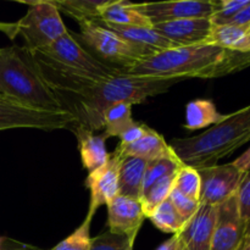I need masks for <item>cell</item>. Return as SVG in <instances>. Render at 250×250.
<instances>
[{"label": "cell", "mask_w": 250, "mask_h": 250, "mask_svg": "<svg viewBox=\"0 0 250 250\" xmlns=\"http://www.w3.org/2000/svg\"><path fill=\"white\" fill-rule=\"evenodd\" d=\"M1 250H7V249H1ZM37 250H38V249H37Z\"/></svg>", "instance_id": "ab89813d"}, {"label": "cell", "mask_w": 250, "mask_h": 250, "mask_svg": "<svg viewBox=\"0 0 250 250\" xmlns=\"http://www.w3.org/2000/svg\"><path fill=\"white\" fill-rule=\"evenodd\" d=\"M90 222L92 220L87 219L77 229L72 232L67 238L61 241L50 250H89L90 248Z\"/></svg>", "instance_id": "83f0119b"}, {"label": "cell", "mask_w": 250, "mask_h": 250, "mask_svg": "<svg viewBox=\"0 0 250 250\" xmlns=\"http://www.w3.org/2000/svg\"><path fill=\"white\" fill-rule=\"evenodd\" d=\"M227 24H236V26L250 28V1L249 4L247 5L246 7H243V9L229 21V23Z\"/></svg>", "instance_id": "836d02e7"}, {"label": "cell", "mask_w": 250, "mask_h": 250, "mask_svg": "<svg viewBox=\"0 0 250 250\" xmlns=\"http://www.w3.org/2000/svg\"><path fill=\"white\" fill-rule=\"evenodd\" d=\"M198 172L200 176V204L215 208L236 194L246 176L232 163L200 168Z\"/></svg>", "instance_id": "9c48e42d"}, {"label": "cell", "mask_w": 250, "mask_h": 250, "mask_svg": "<svg viewBox=\"0 0 250 250\" xmlns=\"http://www.w3.org/2000/svg\"><path fill=\"white\" fill-rule=\"evenodd\" d=\"M173 188L186 197L199 202L200 200V176L197 168L183 164L178 168L175 177ZM200 203V202H199Z\"/></svg>", "instance_id": "4316f807"}, {"label": "cell", "mask_w": 250, "mask_h": 250, "mask_svg": "<svg viewBox=\"0 0 250 250\" xmlns=\"http://www.w3.org/2000/svg\"><path fill=\"white\" fill-rule=\"evenodd\" d=\"M0 32H4L6 36L14 39L17 36L16 32V23H5V22H0Z\"/></svg>", "instance_id": "8d00e7d4"}, {"label": "cell", "mask_w": 250, "mask_h": 250, "mask_svg": "<svg viewBox=\"0 0 250 250\" xmlns=\"http://www.w3.org/2000/svg\"><path fill=\"white\" fill-rule=\"evenodd\" d=\"M176 173L175 175L167 176V177H165L164 180L159 181V182L155 183L148 192H146L142 195L141 204L142 208H143L144 216H150V215L153 214L154 210H155L161 203H164L167 199L171 190L173 189Z\"/></svg>", "instance_id": "484cf974"}, {"label": "cell", "mask_w": 250, "mask_h": 250, "mask_svg": "<svg viewBox=\"0 0 250 250\" xmlns=\"http://www.w3.org/2000/svg\"><path fill=\"white\" fill-rule=\"evenodd\" d=\"M250 0H219V7L210 17L214 26L229 23L232 19L249 4Z\"/></svg>", "instance_id": "f546056e"}, {"label": "cell", "mask_w": 250, "mask_h": 250, "mask_svg": "<svg viewBox=\"0 0 250 250\" xmlns=\"http://www.w3.org/2000/svg\"><path fill=\"white\" fill-rule=\"evenodd\" d=\"M168 199L172 203V205L175 207V209L177 210L178 214L182 216V219L186 222L189 221L195 214H197L198 209L200 207V203L198 200L190 199V198L186 197L182 193H180L178 190H176L173 188L171 190L170 195H168Z\"/></svg>", "instance_id": "4dcf8cb0"}, {"label": "cell", "mask_w": 250, "mask_h": 250, "mask_svg": "<svg viewBox=\"0 0 250 250\" xmlns=\"http://www.w3.org/2000/svg\"><path fill=\"white\" fill-rule=\"evenodd\" d=\"M116 149L124 158L132 156V158L143 159L148 163L175 153L170 144L166 143L164 137L150 127H148L146 136L142 137L141 139L127 146L119 144Z\"/></svg>", "instance_id": "ac0fdd59"}, {"label": "cell", "mask_w": 250, "mask_h": 250, "mask_svg": "<svg viewBox=\"0 0 250 250\" xmlns=\"http://www.w3.org/2000/svg\"><path fill=\"white\" fill-rule=\"evenodd\" d=\"M148 219H150L151 224L156 229L165 233L172 234V236L180 233L187 225V222L178 214L168 198L154 210L153 214Z\"/></svg>", "instance_id": "d4e9b609"}, {"label": "cell", "mask_w": 250, "mask_h": 250, "mask_svg": "<svg viewBox=\"0 0 250 250\" xmlns=\"http://www.w3.org/2000/svg\"><path fill=\"white\" fill-rule=\"evenodd\" d=\"M59 11H63L78 23L100 22V7L105 2L97 0H53Z\"/></svg>", "instance_id": "7402d4cb"}, {"label": "cell", "mask_w": 250, "mask_h": 250, "mask_svg": "<svg viewBox=\"0 0 250 250\" xmlns=\"http://www.w3.org/2000/svg\"><path fill=\"white\" fill-rule=\"evenodd\" d=\"M238 250H250V225L248 222V226H247L246 236H244L243 242H242L241 247Z\"/></svg>", "instance_id": "74e56055"}, {"label": "cell", "mask_w": 250, "mask_h": 250, "mask_svg": "<svg viewBox=\"0 0 250 250\" xmlns=\"http://www.w3.org/2000/svg\"><path fill=\"white\" fill-rule=\"evenodd\" d=\"M132 106L133 105L128 103H119V104L111 105L103 116L104 122V136L105 138L110 137H117L119 138L126 129L136 124L132 119Z\"/></svg>", "instance_id": "603a6c76"}, {"label": "cell", "mask_w": 250, "mask_h": 250, "mask_svg": "<svg viewBox=\"0 0 250 250\" xmlns=\"http://www.w3.org/2000/svg\"><path fill=\"white\" fill-rule=\"evenodd\" d=\"M249 225H250V221H249Z\"/></svg>", "instance_id": "60d3db41"}, {"label": "cell", "mask_w": 250, "mask_h": 250, "mask_svg": "<svg viewBox=\"0 0 250 250\" xmlns=\"http://www.w3.org/2000/svg\"><path fill=\"white\" fill-rule=\"evenodd\" d=\"M250 66V53L224 49L214 44L177 46L143 59L126 75L155 80L217 78Z\"/></svg>", "instance_id": "6da1fadb"}, {"label": "cell", "mask_w": 250, "mask_h": 250, "mask_svg": "<svg viewBox=\"0 0 250 250\" xmlns=\"http://www.w3.org/2000/svg\"><path fill=\"white\" fill-rule=\"evenodd\" d=\"M75 122V116L70 111L32 109L0 93V131L12 128L55 131L70 128Z\"/></svg>", "instance_id": "ba28073f"}, {"label": "cell", "mask_w": 250, "mask_h": 250, "mask_svg": "<svg viewBox=\"0 0 250 250\" xmlns=\"http://www.w3.org/2000/svg\"><path fill=\"white\" fill-rule=\"evenodd\" d=\"M232 164H233L238 170H241L242 172H250V148L247 149V151H244V153L242 154L239 158H237Z\"/></svg>", "instance_id": "e575fe53"}, {"label": "cell", "mask_w": 250, "mask_h": 250, "mask_svg": "<svg viewBox=\"0 0 250 250\" xmlns=\"http://www.w3.org/2000/svg\"><path fill=\"white\" fill-rule=\"evenodd\" d=\"M4 241H5L4 237H0V250H1V248H2V244H4Z\"/></svg>", "instance_id": "f35d334b"}, {"label": "cell", "mask_w": 250, "mask_h": 250, "mask_svg": "<svg viewBox=\"0 0 250 250\" xmlns=\"http://www.w3.org/2000/svg\"><path fill=\"white\" fill-rule=\"evenodd\" d=\"M68 129H71L77 138L81 160L88 172L97 170L109 161L110 154L106 150V138L104 134L97 136L93 131L76 122Z\"/></svg>", "instance_id": "e0dca14e"}, {"label": "cell", "mask_w": 250, "mask_h": 250, "mask_svg": "<svg viewBox=\"0 0 250 250\" xmlns=\"http://www.w3.org/2000/svg\"><path fill=\"white\" fill-rule=\"evenodd\" d=\"M226 115L217 111L216 106L211 100L198 99L188 103L186 109V124L185 127L188 131L207 128L209 126H215L224 121Z\"/></svg>", "instance_id": "44dd1931"}, {"label": "cell", "mask_w": 250, "mask_h": 250, "mask_svg": "<svg viewBox=\"0 0 250 250\" xmlns=\"http://www.w3.org/2000/svg\"><path fill=\"white\" fill-rule=\"evenodd\" d=\"M237 202L241 217L246 222L250 221V172H247L237 190Z\"/></svg>", "instance_id": "1f68e13d"}, {"label": "cell", "mask_w": 250, "mask_h": 250, "mask_svg": "<svg viewBox=\"0 0 250 250\" xmlns=\"http://www.w3.org/2000/svg\"><path fill=\"white\" fill-rule=\"evenodd\" d=\"M28 5L27 14L16 22L17 36L24 41V49L28 53H37L62 37L66 32L60 11L51 0L22 1Z\"/></svg>", "instance_id": "52a82bcc"}, {"label": "cell", "mask_w": 250, "mask_h": 250, "mask_svg": "<svg viewBox=\"0 0 250 250\" xmlns=\"http://www.w3.org/2000/svg\"><path fill=\"white\" fill-rule=\"evenodd\" d=\"M148 161L127 156L122 160L119 176V194L141 202L142 186Z\"/></svg>", "instance_id": "ffe728a7"}, {"label": "cell", "mask_w": 250, "mask_h": 250, "mask_svg": "<svg viewBox=\"0 0 250 250\" xmlns=\"http://www.w3.org/2000/svg\"><path fill=\"white\" fill-rule=\"evenodd\" d=\"M156 250H182L181 249L180 241H178L177 236H172L171 238H168L167 241L164 242L160 247Z\"/></svg>", "instance_id": "d590c367"}, {"label": "cell", "mask_w": 250, "mask_h": 250, "mask_svg": "<svg viewBox=\"0 0 250 250\" xmlns=\"http://www.w3.org/2000/svg\"><path fill=\"white\" fill-rule=\"evenodd\" d=\"M133 246L128 237L106 231L92 238L89 250H133Z\"/></svg>", "instance_id": "f1b7e54d"}, {"label": "cell", "mask_w": 250, "mask_h": 250, "mask_svg": "<svg viewBox=\"0 0 250 250\" xmlns=\"http://www.w3.org/2000/svg\"><path fill=\"white\" fill-rule=\"evenodd\" d=\"M214 24L210 19H183L154 23L153 29L177 46L208 43Z\"/></svg>", "instance_id": "5bb4252c"}, {"label": "cell", "mask_w": 250, "mask_h": 250, "mask_svg": "<svg viewBox=\"0 0 250 250\" xmlns=\"http://www.w3.org/2000/svg\"><path fill=\"white\" fill-rule=\"evenodd\" d=\"M106 207L109 231L136 241L137 233L146 219L141 202L119 194Z\"/></svg>", "instance_id": "4fadbf2b"}, {"label": "cell", "mask_w": 250, "mask_h": 250, "mask_svg": "<svg viewBox=\"0 0 250 250\" xmlns=\"http://www.w3.org/2000/svg\"><path fill=\"white\" fill-rule=\"evenodd\" d=\"M28 54L46 84L62 104L92 83L122 73L98 60L70 31L48 48Z\"/></svg>", "instance_id": "7a4b0ae2"}, {"label": "cell", "mask_w": 250, "mask_h": 250, "mask_svg": "<svg viewBox=\"0 0 250 250\" xmlns=\"http://www.w3.org/2000/svg\"><path fill=\"white\" fill-rule=\"evenodd\" d=\"M146 131H148V126H146V125L136 122L133 126L129 127L128 129H126V131L119 137L120 144H122V146H127V144L134 143V142L141 139L143 136H146Z\"/></svg>", "instance_id": "d6a6232c"}, {"label": "cell", "mask_w": 250, "mask_h": 250, "mask_svg": "<svg viewBox=\"0 0 250 250\" xmlns=\"http://www.w3.org/2000/svg\"><path fill=\"white\" fill-rule=\"evenodd\" d=\"M134 7L154 24L183 19H210L219 7V0L142 2L134 4Z\"/></svg>", "instance_id": "30bf717a"}, {"label": "cell", "mask_w": 250, "mask_h": 250, "mask_svg": "<svg viewBox=\"0 0 250 250\" xmlns=\"http://www.w3.org/2000/svg\"><path fill=\"white\" fill-rule=\"evenodd\" d=\"M107 29L116 33L122 39L128 43L133 44L146 55V59L151 55L160 53V51L167 50V49L177 48L176 44L168 41L165 37L160 36L153 27H129V26H119L112 23H100Z\"/></svg>", "instance_id": "2e32d148"}, {"label": "cell", "mask_w": 250, "mask_h": 250, "mask_svg": "<svg viewBox=\"0 0 250 250\" xmlns=\"http://www.w3.org/2000/svg\"><path fill=\"white\" fill-rule=\"evenodd\" d=\"M250 141V105L226 115L224 121L189 138H175L170 146L181 163L200 170L217 165Z\"/></svg>", "instance_id": "277c9868"}, {"label": "cell", "mask_w": 250, "mask_h": 250, "mask_svg": "<svg viewBox=\"0 0 250 250\" xmlns=\"http://www.w3.org/2000/svg\"><path fill=\"white\" fill-rule=\"evenodd\" d=\"M129 27H153V23L128 0H105L100 7V22Z\"/></svg>", "instance_id": "d6986e66"}, {"label": "cell", "mask_w": 250, "mask_h": 250, "mask_svg": "<svg viewBox=\"0 0 250 250\" xmlns=\"http://www.w3.org/2000/svg\"><path fill=\"white\" fill-rule=\"evenodd\" d=\"M182 165L183 164L181 163V160L177 158L175 153L168 156H164V158L149 161L146 168V173H144L142 195L146 192H148L159 181L164 180L167 176L175 175Z\"/></svg>", "instance_id": "cb8c5ba5"}, {"label": "cell", "mask_w": 250, "mask_h": 250, "mask_svg": "<svg viewBox=\"0 0 250 250\" xmlns=\"http://www.w3.org/2000/svg\"><path fill=\"white\" fill-rule=\"evenodd\" d=\"M122 160L124 156L116 149L110 154L109 161L105 165L89 172L85 181V186L90 192L87 219L92 220L102 205H107L119 195V176Z\"/></svg>", "instance_id": "8fae6325"}, {"label": "cell", "mask_w": 250, "mask_h": 250, "mask_svg": "<svg viewBox=\"0 0 250 250\" xmlns=\"http://www.w3.org/2000/svg\"><path fill=\"white\" fill-rule=\"evenodd\" d=\"M236 194L216 207L211 250H238L243 242L248 222L241 217Z\"/></svg>", "instance_id": "7c38bea8"}, {"label": "cell", "mask_w": 250, "mask_h": 250, "mask_svg": "<svg viewBox=\"0 0 250 250\" xmlns=\"http://www.w3.org/2000/svg\"><path fill=\"white\" fill-rule=\"evenodd\" d=\"M80 27L81 32L76 34L80 43L98 60L122 73L146 59V55L137 46L122 39L103 24L84 22L81 23Z\"/></svg>", "instance_id": "8992f818"}, {"label": "cell", "mask_w": 250, "mask_h": 250, "mask_svg": "<svg viewBox=\"0 0 250 250\" xmlns=\"http://www.w3.org/2000/svg\"><path fill=\"white\" fill-rule=\"evenodd\" d=\"M216 208L200 204L197 214L176 234L182 250H211Z\"/></svg>", "instance_id": "9a60e30c"}, {"label": "cell", "mask_w": 250, "mask_h": 250, "mask_svg": "<svg viewBox=\"0 0 250 250\" xmlns=\"http://www.w3.org/2000/svg\"><path fill=\"white\" fill-rule=\"evenodd\" d=\"M177 82V80H155L117 73L89 84L82 92L66 99L63 106L75 116L76 124L94 132L104 128L103 116L111 105L141 104L148 98L167 92Z\"/></svg>", "instance_id": "3957f363"}, {"label": "cell", "mask_w": 250, "mask_h": 250, "mask_svg": "<svg viewBox=\"0 0 250 250\" xmlns=\"http://www.w3.org/2000/svg\"><path fill=\"white\" fill-rule=\"evenodd\" d=\"M0 93L32 109L67 111L24 48H0Z\"/></svg>", "instance_id": "5b68a950"}]
</instances>
